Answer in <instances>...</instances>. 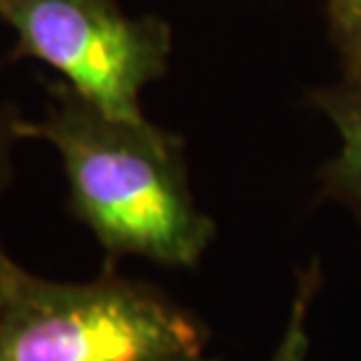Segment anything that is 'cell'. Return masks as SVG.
<instances>
[{
  "instance_id": "obj_2",
  "label": "cell",
  "mask_w": 361,
  "mask_h": 361,
  "mask_svg": "<svg viewBox=\"0 0 361 361\" xmlns=\"http://www.w3.org/2000/svg\"><path fill=\"white\" fill-rule=\"evenodd\" d=\"M209 343L195 310L115 265L82 281L19 265L0 295V361H188Z\"/></svg>"
},
{
  "instance_id": "obj_4",
  "label": "cell",
  "mask_w": 361,
  "mask_h": 361,
  "mask_svg": "<svg viewBox=\"0 0 361 361\" xmlns=\"http://www.w3.org/2000/svg\"><path fill=\"white\" fill-rule=\"evenodd\" d=\"M307 101L334 125L341 148L317 171L319 197L345 207L361 221V78L312 90Z\"/></svg>"
},
{
  "instance_id": "obj_6",
  "label": "cell",
  "mask_w": 361,
  "mask_h": 361,
  "mask_svg": "<svg viewBox=\"0 0 361 361\" xmlns=\"http://www.w3.org/2000/svg\"><path fill=\"white\" fill-rule=\"evenodd\" d=\"M329 38L343 66V78H361V0H324Z\"/></svg>"
},
{
  "instance_id": "obj_3",
  "label": "cell",
  "mask_w": 361,
  "mask_h": 361,
  "mask_svg": "<svg viewBox=\"0 0 361 361\" xmlns=\"http://www.w3.org/2000/svg\"><path fill=\"white\" fill-rule=\"evenodd\" d=\"M0 19L14 33L10 61L42 63L108 115L143 118V90L169 73L171 24L118 0H5Z\"/></svg>"
},
{
  "instance_id": "obj_9",
  "label": "cell",
  "mask_w": 361,
  "mask_h": 361,
  "mask_svg": "<svg viewBox=\"0 0 361 361\" xmlns=\"http://www.w3.org/2000/svg\"><path fill=\"white\" fill-rule=\"evenodd\" d=\"M3 3H5V0H0V14H3Z\"/></svg>"
},
{
  "instance_id": "obj_1",
  "label": "cell",
  "mask_w": 361,
  "mask_h": 361,
  "mask_svg": "<svg viewBox=\"0 0 361 361\" xmlns=\"http://www.w3.org/2000/svg\"><path fill=\"white\" fill-rule=\"evenodd\" d=\"M24 139L59 155L68 212L99 242L106 265L132 256L192 270L216 242L219 226L192 192L183 136L146 115H108L49 80L45 115L26 120Z\"/></svg>"
},
{
  "instance_id": "obj_8",
  "label": "cell",
  "mask_w": 361,
  "mask_h": 361,
  "mask_svg": "<svg viewBox=\"0 0 361 361\" xmlns=\"http://www.w3.org/2000/svg\"><path fill=\"white\" fill-rule=\"evenodd\" d=\"M188 361H219L216 357H209V355H202V357H197V359H188Z\"/></svg>"
},
{
  "instance_id": "obj_7",
  "label": "cell",
  "mask_w": 361,
  "mask_h": 361,
  "mask_svg": "<svg viewBox=\"0 0 361 361\" xmlns=\"http://www.w3.org/2000/svg\"><path fill=\"white\" fill-rule=\"evenodd\" d=\"M24 125L26 118L21 115L19 108L0 94V200H3L7 185L12 183L14 148L19 146V141H24ZM17 270L19 263L12 261L3 247V242H0V295H3Z\"/></svg>"
},
{
  "instance_id": "obj_5",
  "label": "cell",
  "mask_w": 361,
  "mask_h": 361,
  "mask_svg": "<svg viewBox=\"0 0 361 361\" xmlns=\"http://www.w3.org/2000/svg\"><path fill=\"white\" fill-rule=\"evenodd\" d=\"M322 288V270L312 263L298 272L295 291L291 298L284 331H281L277 345L268 361H307L310 355V312H312L314 298Z\"/></svg>"
}]
</instances>
